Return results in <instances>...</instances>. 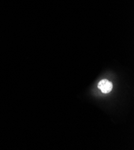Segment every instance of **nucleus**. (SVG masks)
Wrapping results in <instances>:
<instances>
[{"instance_id": "1", "label": "nucleus", "mask_w": 134, "mask_h": 150, "mask_svg": "<svg viewBox=\"0 0 134 150\" xmlns=\"http://www.w3.org/2000/svg\"><path fill=\"white\" fill-rule=\"evenodd\" d=\"M98 88L103 93H108L113 89V84L108 80L104 79L101 80L98 84Z\"/></svg>"}]
</instances>
